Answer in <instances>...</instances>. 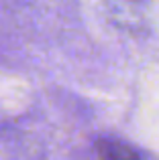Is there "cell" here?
<instances>
[{"mask_svg": "<svg viewBox=\"0 0 159 160\" xmlns=\"http://www.w3.org/2000/svg\"><path fill=\"white\" fill-rule=\"evenodd\" d=\"M98 152L102 160H139V154L129 144H123L116 138H102L98 140Z\"/></svg>", "mask_w": 159, "mask_h": 160, "instance_id": "cell-1", "label": "cell"}]
</instances>
